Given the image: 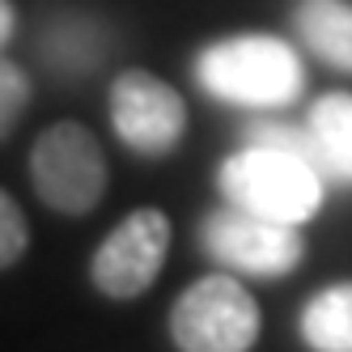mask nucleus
<instances>
[{
  "mask_svg": "<svg viewBox=\"0 0 352 352\" xmlns=\"http://www.w3.org/2000/svg\"><path fill=\"white\" fill-rule=\"evenodd\" d=\"M301 60L289 43L267 34H238L199 56V85L234 107H289L301 94Z\"/></svg>",
  "mask_w": 352,
  "mask_h": 352,
  "instance_id": "f257e3e1",
  "label": "nucleus"
},
{
  "mask_svg": "<svg viewBox=\"0 0 352 352\" xmlns=\"http://www.w3.org/2000/svg\"><path fill=\"white\" fill-rule=\"evenodd\" d=\"M30 179L43 204L64 217H85L98 208L107 191V157L102 144L81 123H52L30 153Z\"/></svg>",
  "mask_w": 352,
  "mask_h": 352,
  "instance_id": "20e7f679",
  "label": "nucleus"
},
{
  "mask_svg": "<svg viewBox=\"0 0 352 352\" xmlns=\"http://www.w3.org/2000/svg\"><path fill=\"white\" fill-rule=\"evenodd\" d=\"M111 123L119 140L144 157H162L187 132V107L174 85H166L153 72H123L111 85Z\"/></svg>",
  "mask_w": 352,
  "mask_h": 352,
  "instance_id": "0eeeda50",
  "label": "nucleus"
},
{
  "mask_svg": "<svg viewBox=\"0 0 352 352\" xmlns=\"http://www.w3.org/2000/svg\"><path fill=\"white\" fill-rule=\"evenodd\" d=\"M221 191L234 208L301 225L322 208V174L314 162L285 148L246 144L221 166Z\"/></svg>",
  "mask_w": 352,
  "mask_h": 352,
  "instance_id": "f03ea898",
  "label": "nucleus"
},
{
  "mask_svg": "<svg viewBox=\"0 0 352 352\" xmlns=\"http://www.w3.org/2000/svg\"><path fill=\"white\" fill-rule=\"evenodd\" d=\"M9 34H13V5H9V0H0V47H5Z\"/></svg>",
  "mask_w": 352,
  "mask_h": 352,
  "instance_id": "ddd939ff",
  "label": "nucleus"
},
{
  "mask_svg": "<svg viewBox=\"0 0 352 352\" xmlns=\"http://www.w3.org/2000/svg\"><path fill=\"white\" fill-rule=\"evenodd\" d=\"M26 102H30L26 72H21L17 64H9V60H0V140L17 128V119H21V111H26Z\"/></svg>",
  "mask_w": 352,
  "mask_h": 352,
  "instance_id": "9b49d317",
  "label": "nucleus"
},
{
  "mask_svg": "<svg viewBox=\"0 0 352 352\" xmlns=\"http://www.w3.org/2000/svg\"><path fill=\"white\" fill-rule=\"evenodd\" d=\"M204 250L234 272L250 276H285L301 263V234L297 225L255 217L246 208H225L204 221Z\"/></svg>",
  "mask_w": 352,
  "mask_h": 352,
  "instance_id": "423d86ee",
  "label": "nucleus"
},
{
  "mask_svg": "<svg viewBox=\"0 0 352 352\" xmlns=\"http://www.w3.org/2000/svg\"><path fill=\"white\" fill-rule=\"evenodd\" d=\"M30 246V225L21 217L17 199L0 191V267H13Z\"/></svg>",
  "mask_w": 352,
  "mask_h": 352,
  "instance_id": "f8f14e48",
  "label": "nucleus"
},
{
  "mask_svg": "<svg viewBox=\"0 0 352 352\" xmlns=\"http://www.w3.org/2000/svg\"><path fill=\"white\" fill-rule=\"evenodd\" d=\"M301 336L314 352H352V280L322 289L306 314H301Z\"/></svg>",
  "mask_w": 352,
  "mask_h": 352,
  "instance_id": "9d476101",
  "label": "nucleus"
},
{
  "mask_svg": "<svg viewBox=\"0 0 352 352\" xmlns=\"http://www.w3.org/2000/svg\"><path fill=\"white\" fill-rule=\"evenodd\" d=\"M297 34L318 60L352 72V5H340V0H306L297 9Z\"/></svg>",
  "mask_w": 352,
  "mask_h": 352,
  "instance_id": "1a4fd4ad",
  "label": "nucleus"
},
{
  "mask_svg": "<svg viewBox=\"0 0 352 352\" xmlns=\"http://www.w3.org/2000/svg\"><path fill=\"white\" fill-rule=\"evenodd\" d=\"M179 352H250L259 340V301L234 276H204L170 310Z\"/></svg>",
  "mask_w": 352,
  "mask_h": 352,
  "instance_id": "7ed1b4c3",
  "label": "nucleus"
},
{
  "mask_svg": "<svg viewBox=\"0 0 352 352\" xmlns=\"http://www.w3.org/2000/svg\"><path fill=\"white\" fill-rule=\"evenodd\" d=\"M170 250V221L157 208H136L132 217H123L115 230L107 234V242L94 255V285L107 297H140L148 285L157 280V272L166 263Z\"/></svg>",
  "mask_w": 352,
  "mask_h": 352,
  "instance_id": "39448f33",
  "label": "nucleus"
},
{
  "mask_svg": "<svg viewBox=\"0 0 352 352\" xmlns=\"http://www.w3.org/2000/svg\"><path fill=\"white\" fill-rule=\"evenodd\" d=\"M310 144L322 179L352 183V94H327L310 111Z\"/></svg>",
  "mask_w": 352,
  "mask_h": 352,
  "instance_id": "6e6552de",
  "label": "nucleus"
}]
</instances>
